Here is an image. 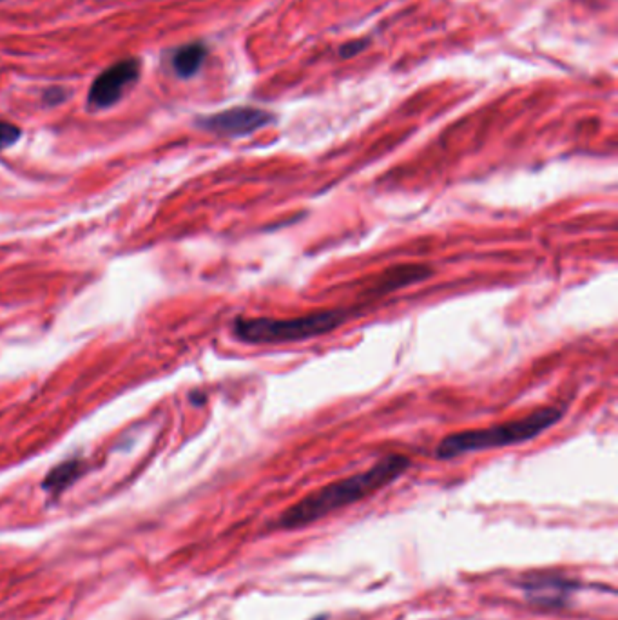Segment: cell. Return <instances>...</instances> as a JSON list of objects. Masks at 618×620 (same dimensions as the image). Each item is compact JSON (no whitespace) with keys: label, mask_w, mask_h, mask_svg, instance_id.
<instances>
[{"label":"cell","mask_w":618,"mask_h":620,"mask_svg":"<svg viewBox=\"0 0 618 620\" xmlns=\"http://www.w3.org/2000/svg\"><path fill=\"white\" fill-rule=\"evenodd\" d=\"M272 122L271 113L256 107H234L211 117L200 118L198 126L220 136H247Z\"/></svg>","instance_id":"obj_5"},{"label":"cell","mask_w":618,"mask_h":620,"mask_svg":"<svg viewBox=\"0 0 618 620\" xmlns=\"http://www.w3.org/2000/svg\"><path fill=\"white\" fill-rule=\"evenodd\" d=\"M205 55H207V49L200 42L187 44L184 48L178 49L173 57L174 73L180 78L194 77L202 68Z\"/></svg>","instance_id":"obj_8"},{"label":"cell","mask_w":618,"mask_h":620,"mask_svg":"<svg viewBox=\"0 0 618 620\" xmlns=\"http://www.w3.org/2000/svg\"><path fill=\"white\" fill-rule=\"evenodd\" d=\"M350 318L348 310H321L300 318H238L232 332L238 340L251 345H285L325 336L339 329Z\"/></svg>","instance_id":"obj_3"},{"label":"cell","mask_w":618,"mask_h":620,"mask_svg":"<svg viewBox=\"0 0 618 620\" xmlns=\"http://www.w3.org/2000/svg\"><path fill=\"white\" fill-rule=\"evenodd\" d=\"M365 48H367V42H359V44H347L345 48H341V51H339V53H341V57H345V59H348V57H354L356 53H359V51H363V49Z\"/></svg>","instance_id":"obj_11"},{"label":"cell","mask_w":618,"mask_h":620,"mask_svg":"<svg viewBox=\"0 0 618 620\" xmlns=\"http://www.w3.org/2000/svg\"><path fill=\"white\" fill-rule=\"evenodd\" d=\"M521 586L533 604H541L544 608L548 606L561 608L568 597V591L575 588V582L550 575H530Z\"/></svg>","instance_id":"obj_6"},{"label":"cell","mask_w":618,"mask_h":620,"mask_svg":"<svg viewBox=\"0 0 618 620\" xmlns=\"http://www.w3.org/2000/svg\"><path fill=\"white\" fill-rule=\"evenodd\" d=\"M562 416L564 412L561 408L544 407L528 416L512 419L501 425L455 432L441 439V443L435 448V457L448 461V459L466 456V454H477L484 450L522 445V443L533 441L535 437L541 436L553 425H557Z\"/></svg>","instance_id":"obj_2"},{"label":"cell","mask_w":618,"mask_h":620,"mask_svg":"<svg viewBox=\"0 0 618 620\" xmlns=\"http://www.w3.org/2000/svg\"><path fill=\"white\" fill-rule=\"evenodd\" d=\"M86 466L82 461H66L62 465H58L57 468H53L49 472L46 481H44V490H48L51 494H60L64 492L68 486L73 485L77 481L80 475L84 474Z\"/></svg>","instance_id":"obj_9"},{"label":"cell","mask_w":618,"mask_h":620,"mask_svg":"<svg viewBox=\"0 0 618 620\" xmlns=\"http://www.w3.org/2000/svg\"><path fill=\"white\" fill-rule=\"evenodd\" d=\"M410 466H412L410 457L401 454L385 456L365 472L339 479L312 494L305 495L298 503L281 512L274 526L278 530L290 532L318 523L321 519L336 514L352 504L361 503L368 497L376 495L379 490L396 483L401 475L410 470Z\"/></svg>","instance_id":"obj_1"},{"label":"cell","mask_w":618,"mask_h":620,"mask_svg":"<svg viewBox=\"0 0 618 620\" xmlns=\"http://www.w3.org/2000/svg\"><path fill=\"white\" fill-rule=\"evenodd\" d=\"M140 78V62L136 59L120 60L102 71L91 84L87 104L93 109L115 106L120 98L133 88Z\"/></svg>","instance_id":"obj_4"},{"label":"cell","mask_w":618,"mask_h":620,"mask_svg":"<svg viewBox=\"0 0 618 620\" xmlns=\"http://www.w3.org/2000/svg\"><path fill=\"white\" fill-rule=\"evenodd\" d=\"M20 135H22L20 127L10 122H0V153L15 146L19 142Z\"/></svg>","instance_id":"obj_10"},{"label":"cell","mask_w":618,"mask_h":620,"mask_svg":"<svg viewBox=\"0 0 618 620\" xmlns=\"http://www.w3.org/2000/svg\"><path fill=\"white\" fill-rule=\"evenodd\" d=\"M428 276H432V271L425 265H401L383 272L376 280L377 292L385 294V292L397 291V289H405L412 283L426 280Z\"/></svg>","instance_id":"obj_7"}]
</instances>
